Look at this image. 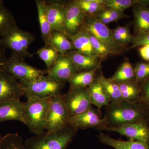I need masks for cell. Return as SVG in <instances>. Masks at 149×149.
<instances>
[{"label": "cell", "mask_w": 149, "mask_h": 149, "mask_svg": "<svg viewBox=\"0 0 149 149\" xmlns=\"http://www.w3.org/2000/svg\"><path fill=\"white\" fill-rule=\"evenodd\" d=\"M149 113V107L139 102H131L121 100L118 102H111L106 106L104 118L107 126L118 127L148 121Z\"/></svg>", "instance_id": "obj_1"}, {"label": "cell", "mask_w": 149, "mask_h": 149, "mask_svg": "<svg viewBox=\"0 0 149 149\" xmlns=\"http://www.w3.org/2000/svg\"><path fill=\"white\" fill-rule=\"evenodd\" d=\"M52 97L27 98L24 102V123L36 136L45 133L47 116Z\"/></svg>", "instance_id": "obj_2"}, {"label": "cell", "mask_w": 149, "mask_h": 149, "mask_svg": "<svg viewBox=\"0 0 149 149\" xmlns=\"http://www.w3.org/2000/svg\"><path fill=\"white\" fill-rule=\"evenodd\" d=\"M77 131L68 125L56 132L28 138L24 144L27 149H66Z\"/></svg>", "instance_id": "obj_3"}, {"label": "cell", "mask_w": 149, "mask_h": 149, "mask_svg": "<svg viewBox=\"0 0 149 149\" xmlns=\"http://www.w3.org/2000/svg\"><path fill=\"white\" fill-rule=\"evenodd\" d=\"M35 40L32 33L22 30L16 24L1 37V42L6 49L12 51V53L24 59L27 58H33V54L29 52L28 48Z\"/></svg>", "instance_id": "obj_4"}, {"label": "cell", "mask_w": 149, "mask_h": 149, "mask_svg": "<svg viewBox=\"0 0 149 149\" xmlns=\"http://www.w3.org/2000/svg\"><path fill=\"white\" fill-rule=\"evenodd\" d=\"M23 87V95L27 98L36 97L44 99L61 94L65 82L56 81L47 75L30 82L19 81Z\"/></svg>", "instance_id": "obj_5"}, {"label": "cell", "mask_w": 149, "mask_h": 149, "mask_svg": "<svg viewBox=\"0 0 149 149\" xmlns=\"http://www.w3.org/2000/svg\"><path fill=\"white\" fill-rule=\"evenodd\" d=\"M1 68L19 81L32 82L47 74V70H42L31 66L24 59L13 53L7 58Z\"/></svg>", "instance_id": "obj_6"}, {"label": "cell", "mask_w": 149, "mask_h": 149, "mask_svg": "<svg viewBox=\"0 0 149 149\" xmlns=\"http://www.w3.org/2000/svg\"><path fill=\"white\" fill-rule=\"evenodd\" d=\"M81 29L104 44L111 50L114 55L119 54L124 49V48L115 41L112 35L111 29L94 16H86Z\"/></svg>", "instance_id": "obj_7"}, {"label": "cell", "mask_w": 149, "mask_h": 149, "mask_svg": "<svg viewBox=\"0 0 149 149\" xmlns=\"http://www.w3.org/2000/svg\"><path fill=\"white\" fill-rule=\"evenodd\" d=\"M69 112L65 104L62 94L52 98L47 116L45 130L52 133L61 130L68 125Z\"/></svg>", "instance_id": "obj_8"}, {"label": "cell", "mask_w": 149, "mask_h": 149, "mask_svg": "<svg viewBox=\"0 0 149 149\" xmlns=\"http://www.w3.org/2000/svg\"><path fill=\"white\" fill-rule=\"evenodd\" d=\"M63 95L69 117L82 113L92 107L88 88H70Z\"/></svg>", "instance_id": "obj_9"}, {"label": "cell", "mask_w": 149, "mask_h": 149, "mask_svg": "<svg viewBox=\"0 0 149 149\" xmlns=\"http://www.w3.org/2000/svg\"><path fill=\"white\" fill-rule=\"evenodd\" d=\"M68 124L77 130L88 128L100 130L107 126L105 119L101 118L100 110L95 109L93 107L82 113L70 117Z\"/></svg>", "instance_id": "obj_10"}, {"label": "cell", "mask_w": 149, "mask_h": 149, "mask_svg": "<svg viewBox=\"0 0 149 149\" xmlns=\"http://www.w3.org/2000/svg\"><path fill=\"white\" fill-rule=\"evenodd\" d=\"M148 121L130 123L118 127L106 126L99 130H106L119 133L131 141H141L149 144Z\"/></svg>", "instance_id": "obj_11"}, {"label": "cell", "mask_w": 149, "mask_h": 149, "mask_svg": "<svg viewBox=\"0 0 149 149\" xmlns=\"http://www.w3.org/2000/svg\"><path fill=\"white\" fill-rule=\"evenodd\" d=\"M23 95L21 83L8 72L0 68V104Z\"/></svg>", "instance_id": "obj_12"}, {"label": "cell", "mask_w": 149, "mask_h": 149, "mask_svg": "<svg viewBox=\"0 0 149 149\" xmlns=\"http://www.w3.org/2000/svg\"><path fill=\"white\" fill-rule=\"evenodd\" d=\"M65 30V34L72 36L81 30L86 15L74 1L66 2Z\"/></svg>", "instance_id": "obj_13"}, {"label": "cell", "mask_w": 149, "mask_h": 149, "mask_svg": "<svg viewBox=\"0 0 149 149\" xmlns=\"http://www.w3.org/2000/svg\"><path fill=\"white\" fill-rule=\"evenodd\" d=\"M52 32L58 31L65 34V22L66 2L61 1H43Z\"/></svg>", "instance_id": "obj_14"}, {"label": "cell", "mask_w": 149, "mask_h": 149, "mask_svg": "<svg viewBox=\"0 0 149 149\" xmlns=\"http://www.w3.org/2000/svg\"><path fill=\"white\" fill-rule=\"evenodd\" d=\"M47 71V76L52 79L63 82L68 81L72 75L79 72L70 58L61 54L53 66Z\"/></svg>", "instance_id": "obj_15"}, {"label": "cell", "mask_w": 149, "mask_h": 149, "mask_svg": "<svg viewBox=\"0 0 149 149\" xmlns=\"http://www.w3.org/2000/svg\"><path fill=\"white\" fill-rule=\"evenodd\" d=\"M12 120L24 123V102L19 99L0 104V123Z\"/></svg>", "instance_id": "obj_16"}, {"label": "cell", "mask_w": 149, "mask_h": 149, "mask_svg": "<svg viewBox=\"0 0 149 149\" xmlns=\"http://www.w3.org/2000/svg\"><path fill=\"white\" fill-rule=\"evenodd\" d=\"M100 142L115 149H149V144L141 141L117 140L103 133L97 136Z\"/></svg>", "instance_id": "obj_17"}, {"label": "cell", "mask_w": 149, "mask_h": 149, "mask_svg": "<svg viewBox=\"0 0 149 149\" xmlns=\"http://www.w3.org/2000/svg\"><path fill=\"white\" fill-rule=\"evenodd\" d=\"M65 55L72 60L79 72L94 69L102 61L98 57L87 55L75 50L70 51Z\"/></svg>", "instance_id": "obj_18"}, {"label": "cell", "mask_w": 149, "mask_h": 149, "mask_svg": "<svg viewBox=\"0 0 149 149\" xmlns=\"http://www.w3.org/2000/svg\"><path fill=\"white\" fill-rule=\"evenodd\" d=\"M67 36L72 42L74 50L87 55L97 57L92 45L88 33L85 30L81 29L75 35Z\"/></svg>", "instance_id": "obj_19"}, {"label": "cell", "mask_w": 149, "mask_h": 149, "mask_svg": "<svg viewBox=\"0 0 149 149\" xmlns=\"http://www.w3.org/2000/svg\"><path fill=\"white\" fill-rule=\"evenodd\" d=\"M101 63L94 69L80 71L72 75L68 81L70 88H88L91 86L95 79L96 73L100 67Z\"/></svg>", "instance_id": "obj_20"}, {"label": "cell", "mask_w": 149, "mask_h": 149, "mask_svg": "<svg viewBox=\"0 0 149 149\" xmlns=\"http://www.w3.org/2000/svg\"><path fill=\"white\" fill-rule=\"evenodd\" d=\"M88 90L91 104L97 107L99 110L111 102L109 97L96 78L91 86L88 87Z\"/></svg>", "instance_id": "obj_21"}, {"label": "cell", "mask_w": 149, "mask_h": 149, "mask_svg": "<svg viewBox=\"0 0 149 149\" xmlns=\"http://www.w3.org/2000/svg\"><path fill=\"white\" fill-rule=\"evenodd\" d=\"M133 13L136 35L142 32H149V6H136L133 7Z\"/></svg>", "instance_id": "obj_22"}, {"label": "cell", "mask_w": 149, "mask_h": 149, "mask_svg": "<svg viewBox=\"0 0 149 149\" xmlns=\"http://www.w3.org/2000/svg\"><path fill=\"white\" fill-rule=\"evenodd\" d=\"M45 44L52 46L59 54L65 55L70 51L74 50V47L66 34L58 31H53Z\"/></svg>", "instance_id": "obj_23"}, {"label": "cell", "mask_w": 149, "mask_h": 149, "mask_svg": "<svg viewBox=\"0 0 149 149\" xmlns=\"http://www.w3.org/2000/svg\"><path fill=\"white\" fill-rule=\"evenodd\" d=\"M117 84L121 92L122 100L131 102H139L141 88L135 81L122 82Z\"/></svg>", "instance_id": "obj_24"}, {"label": "cell", "mask_w": 149, "mask_h": 149, "mask_svg": "<svg viewBox=\"0 0 149 149\" xmlns=\"http://www.w3.org/2000/svg\"><path fill=\"white\" fill-rule=\"evenodd\" d=\"M96 78L101 84L110 99L111 102H118L122 100L121 92L117 83L110 78H106L102 73L96 76Z\"/></svg>", "instance_id": "obj_25"}, {"label": "cell", "mask_w": 149, "mask_h": 149, "mask_svg": "<svg viewBox=\"0 0 149 149\" xmlns=\"http://www.w3.org/2000/svg\"><path fill=\"white\" fill-rule=\"evenodd\" d=\"M36 3L42 33V39L43 42L46 44L52 34L50 24L48 20L47 11L43 1L37 0Z\"/></svg>", "instance_id": "obj_26"}, {"label": "cell", "mask_w": 149, "mask_h": 149, "mask_svg": "<svg viewBox=\"0 0 149 149\" xmlns=\"http://www.w3.org/2000/svg\"><path fill=\"white\" fill-rule=\"evenodd\" d=\"M109 78L117 84L127 81H135L134 68L130 62L125 61Z\"/></svg>", "instance_id": "obj_27"}, {"label": "cell", "mask_w": 149, "mask_h": 149, "mask_svg": "<svg viewBox=\"0 0 149 149\" xmlns=\"http://www.w3.org/2000/svg\"><path fill=\"white\" fill-rule=\"evenodd\" d=\"M130 24L123 26L118 25L111 29L112 35L115 40L119 45L125 48L128 44H131L133 36L130 33Z\"/></svg>", "instance_id": "obj_28"}, {"label": "cell", "mask_w": 149, "mask_h": 149, "mask_svg": "<svg viewBox=\"0 0 149 149\" xmlns=\"http://www.w3.org/2000/svg\"><path fill=\"white\" fill-rule=\"evenodd\" d=\"M86 16H94L106 8L104 0H74Z\"/></svg>", "instance_id": "obj_29"}, {"label": "cell", "mask_w": 149, "mask_h": 149, "mask_svg": "<svg viewBox=\"0 0 149 149\" xmlns=\"http://www.w3.org/2000/svg\"><path fill=\"white\" fill-rule=\"evenodd\" d=\"M104 5L107 8L124 11L137 6H149V0H104Z\"/></svg>", "instance_id": "obj_30"}, {"label": "cell", "mask_w": 149, "mask_h": 149, "mask_svg": "<svg viewBox=\"0 0 149 149\" xmlns=\"http://www.w3.org/2000/svg\"><path fill=\"white\" fill-rule=\"evenodd\" d=\"M0 149H27L23 138L17 133L7 134L0 140Z\"/></svg>", "instance_id": "obj_31"}, {"label": "cell", "mask_w": 149, "mask_h": 149, "mask_svg": "<svg viewBox=\"0 0 149 149\" xmlns=\"http://www.w3.org/2000/svg\"><path fill=\"white\" fill-rule=\"evenodd\" d=\"M99 21L106 24L113 22H116L128 16L124 13V11L118 10L107 8L102 10L94 16Z\"/></svg>", "instance_id": "obj_32"}, {"label": "cell", "mask_w": 149, "mask_h": 149, "mask_svg": "<svg viewBox=\"0 0 149 149\" xmlns=\"http://www.w3.org/2000/svg\"><path fill=\"white\" fill-rule=\"evenodd\" d=\"M36 54L45 63L47 71L49 70L53 66L59 54L56 49L47 44L39 49Z\"/></svg>", "instance_id": "obj_33"}, {"label": "cell", "mask_w": 149, "mask_h": 149, "mask_svg": "<svg viewBox=\"0 0 149 149\" xmlns=\"http://www.w3.org/2000/svg\"><path fill=\"white\" fill-rule=\"evenodd\" d=\"M16 20L9 10L3 5L0 6V38L14 24Z\"/></svg>", "instance_id": "obj_34"}, {"label": "cell", "mask_w": 149, "mask_h": 149, "mask_svg": "<svg viewBox=\"0 0 149 149\" xmlns=\"http://www.w3.org/2000/svg\"><path fill=\"white\" fill-rule=\"evenodd\" d=\"M88 34L93 49L99 58L103 60L110 56L114 55L111 50L104 44L91 34Z\"/></svg>", "instance_id": "obj_35"}, {"label": "cell", "mask_w": 149, "mask_h": 149, "mask_svg": "<svg viewBox=\"0 0 149 149\" xmlns=\"http://www.w3.org/2000/svg\"><path fill=\"white\" fill-rule=\"evenodd\" d=\"M135 82L140 85L149 77V62H141L134 68Z\"/></svg>", "instance_id": "obj_36"}, {"label": "cell", "mask_w": 149, "mask_h": 149, "mask_svg": "<svg viewBox=\"0 0 149 149\" xmlns=\"http://www.w3.org/2000/svg\"><path fill=\"white\" fill-rule=\"evenodd\" d=\"M130 48L132 49L149 45V32H142L133 36Z\"/></svg>", "instance_id": "obj_37"}, {"label": "cell", "mask_w": 149, "mask_h": 149, "mask_svg": "<svg viewBox=\"0 0 149 149\" xmlns=\"http://www.w3.org/2000/svg\"><path fill=\"white\" fill-rule=\"evenodd\" d=\"M141 95L139 102L149 107V77L140 85Z\"/></svg>", "instance_id": "obj_38"}, {"label": "cell", "mask_w": 149, "mask_h": 149, "mask_svg": "<svg viewBox=\"0 0 149 149\" xmlns=\"http://www.w3.org/2000/svg\"><path fill=\"white\" fill-rule=\"evenodd\" d=\"M139 53L142 58L146 62H149V45H146L138 47Z\"/></svg>", "instance_id": "obj_39"}, {"label": "cell", "mask_w": 149, "mask_h": 149, "mask_svg": "<svg viewBox=\"0 0 149 149\" xmlns=\"http://www.w3.org/2000/svg\"><path fill=\"white\" fill-rule=\"evenodd\" d=\"M6 49L2 45L0 38V68L7 58L6 56Z\"/></svg>", "instance_id": "obj_40"}, {"label": "cell", "mask_w": 149, "mask_h": 149, "mask_svg": "<svg viewBox=\"0 0 149 149\" xmlns=\"http://www.w3.org/2000/svg\"><path fill=\"white\" fill-rule=\"evenodd\" d=\"M2 5H3V1L0 0V6Z\"/></svg>", "instance_id": "obj_41"}, {"label": "cell", "mask_w": 149, "mask_h": 149, "mask_svg": "<svg viewBox=\"0 0 149 149\" xmlns=\"http://www.w3.org/2000/svg\"><path fill=\"white\" fill-rule=\"evenodd\" d=\"M2 138V137H1V133H0V140Z\"/></svg>", "instance_id": "obj_42"}, {"label": "cell", "mask_w": 149, "mask_h": 149, "mask_svg": "<svg viewBox=\"0 0 149 149\" xmlns=\"http://www.w3.org/2000/svg\"><path fill=\"white\" fill-rule=\"evenodd\" d=\"M148 121H149V116H148Z\"/></svg>", "instance_id": "obj_43"}]
</instances>
